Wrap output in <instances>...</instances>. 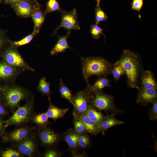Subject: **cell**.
Wrapping results in <instances>:
<instances>
[{
	"label": "cell",
	"instance_id": "2e32d148",
	"mask_svg": "<svg viewBox=\"0 0 157 157\" xmlns=\"http://www.w3.org/2000/svg\"><path fill=\"white\" fill-rule=\"evenodd\" d=\"M70 34V31H68L67 34L64 36H60L57 35L58 40L56 43L51 49L50 54L51 56L57 55L59 53L65 52L68 49H72L68 44L67 40Z\"/></svg>",
	"mask_w": 157,
	"mask_h": 157
},
{
	"label": "cell",
	"instance_id": "4dcf8cb0",
	"mask_svg": "<svg viewBox=\"0 0 157 157\" xmlns=\"http://www.w3.org/2000/svg\"><path fill=\"white\" fill-rule=\"evenodd\" d=\"M49 118L46 113L39 114L33 118V121L36 124L40 126H46L49 123Z\"/></svg>",
	"mask_w": 157,
	"mask_h": 157
},
{
	"label": "cell",
	"instance_id": "d590c367",
	"mask_svg": "<svg viewBox=\"0 0 157 157\" xmlns=\"http://www.w3.org/2000/svg\"><path fill=\"white\" fill-rule=\"evenodd\" d=\"M50 148L44 153V156L45 157H59L61 156L62 152L54 149Z\"/></svg>",
	"mask_w": 157,
	"mask_h": 157
},
{
	"label": "cell",
	"instance_id": "277c9868",
	"mask_svg": "<svg viewBox=\"0 0 157 157\" xmlns=\"http://www.w3.org/2000/svg\"><path fill=\"white\" fill-rule=\"evenodd\" d=\"M1 56L4 61L8 64L17 69L33 72L35 69L30 66L23 59L19 53L18 48L11 43Z\"/></svg>",
	"mask_w": 157,
	"mask_h": 157
},
{
	"label": "cell",
	"instance_id": "3957f363",
	"mask_svg": "<svg viewBox=\"0 0 157 157\" xmlns=\"http://www.w3.org/2000/svg\"><path fill=\"white\" fill-rule=\"evenodd\" d=\"M9 83L4 90V97L7 105L14 111L22 100L27 99L32 96L28 89L17 85L15 83Z\"/></svg>",
	"mask_w": 157,
	"mask_h": 157
},
{
	"label": "cell",
	"instance_id": "b9f144b4",
	"mask_svg": "<svg viewBox=\"0 0 157 157\" xmlns=\"http://www.w3.org/2000/svg\"><path fill=\"white\" fill-rule=\"evenodd\" d=\"M2 126V122L0 121V130L1 129Z\"/></svg>",
	"mask_w": 157,
	"mask_h": 157
},
{
	"label": "cell",
	"instance_id": "ba28073f",
	"mask_svg": "<svg viewBox=\"0 0 157 157\" xmlns=\"http://www.w3.org/2000/svg\"><path fill=\"white\" fill-rule=\"evenodd\" d=\"M59 12L61 15V23L59 26L54 29L52 35H57L58 30L61 27L70 31L72 30L80 29L76 9H73L69 11H64L61 9Z\"/></svg>",
	"mask_w": 157,
	"mask_h": 157
},
{
	"label": "cell",
	"instance_id": "603a6c76",
	"mask_svg": "<svg viewBox=\"0 0 157 157\" xmlns=\"http://www.w3.org/2000/svg\"><path fill=\"white\" fill-rule=\"evenodd\" d=\"M85 114L95 122L99 127L104 116L101 112L98 111L93 106L90 108Z\"/></svg>",
	"mask_w": 157,
	"mask_h": 157
},
{
	"label": "cell",
	"instance_id": "484cf974",
	"mask_svg": "<svg viewBox=\"0 0 157 157\" xmlns=\"http://www.w3.org/2000/svg\"><path fill=\"white\" fill-rule=\"evenodd\" d=\"M110 74L116 81H118L122 76L125 75L124 69L118 61L112 64Z\"/></svg>",
	"mask_w": 157,
	"mask_h": 157
},
{
	"label": "cell",
	"instance_id": "1f68e13d",
	"mask_svg": "<svg viewBox=\"0 0 157 157\" xmlns=\"http://www.w3.org/2000/svg\"><path fill=\"white\" fill-rule=\"evenodd\" d=\"M37 34L33 31L30 34L26 36L22 39L17 41H11V43L15 46L18 48L19 47L29 43Z\"/></svg>",
	"mask_w": 157,
	"mask_h": 157
},
{
	"label": "cell",
	"instance_id": "cb8c5ba5",
	"mask_svg": "<svg viewBox=\"0 0 157 157\" xmlns=\"http://www.w3.org/2000/svg\"><path fill=\"white\" fill-rule=\"evenodd\" d=\"M37 90L42 94L50 97L51 94L50 83L47 81L45 77H42L39 80L37 87Z\"/></svg>",
	"mask_w": 157,
	"mask_h": 157
},
{
	"label": "cell",
	"instance_id": "d6a6232c",
	"mask_svg": "<svg viewBox=\"0 0 157 157\" xmlns=\"http://www.w3.org/2000/svg\"><path fill=\"white\" fill-rule=\"evenodd\" d=\"M103 29L100 28L97 24H92L91 25L90 33L92 38L94 39H98L100 38V36L103 33Z\"/></svg>",
	"mask_w": 157,
	"mask_h": 157
},
{
	"label": "cell",
	"instance_id": "9a60e30c",
	"mask_svg": "<svg viewBox=\"0 0 157 157\" xmlns=\"http://www.w3.org/2000/svg\"><path fill=\"white\" fill-rule=\"evenodd\" d=\"M31 131L28 127H22L17 129L9 134V140L13 143H19L29 138Z\"/></svg>",
	"mask_w": 157,
	"mask_h": 157
},
{
	"label": "cell",
	"instance_id": "836d02e7",
	"mask_svg": "<svg viewBox=\"0 0 157 157\" xmlns=\"http://www.w3.org/2000/svg\"><path fill=\"white\" fill-rule=\"evenodd\" d=\"M73 117L75 130L79 134L86 131L84 126L80 119L77 117Z\"/></svg>",
	"mask_w": 157,
	"mask_h": 157
},
{
	"label": "cell",
	"instance_id": "d4e9b609",
	"mask_svg": "<svg viewBox=\"0 0 157 157\" xmlns=\"http://www.w3.org/2000/svg\"><path fill=\"white\" fill-rule=\"evenodd\" d=\"M8 31L0 29V55L6 49L11 43L7 35Z\"/></svg>",
	"mask_w": 157,
	"mask_h": 157
},
{
	"label": "cell",
	"instance_id": "4316f807",
	"mask_svg": "<svg viewBox=\"0 0 157 157\" xmlns=\"http://www.w3.org/2000/svg\"><path fill=\"white\" fill-rule=\"evenodd\" d=\"M59 91L61 97L68 100L71 103L73 97L71 90L60 79Z\"/></svg>",
	"mask_w": 157,
	"mask_h": 157
},
{
	"label": "cell",
	"instance_id": "f35d334b",
	"mask_svg": "<svg viewBox=\"0 0 157 157\" xmlns=\"http://www.w3.org/2000/svg\"><path fill=\"white\" fill-rule=\"evenodd\" d=\"M22 0H26L29 1L28 0H3L2 2L4 4L9 5L11 4Z\"/></svg>",
	"mask_w": 157,
	"mask_h": 157
},
{
	"label": "cell",
	"instance_id": "74e56055",
	"mask_svg": "<svg viewBox=\"0 0 157 157\" xmlns=\"http://www.w3.org/2000/svg\"><path fill=\"white\" fill-rule=\"evenodd\" d=\"M143 4V0H133L131 3V9L140 12Z\"/></svg>",
	"mask_w": 157,
	"mask_h": 157
},
{
	"label": "cell",
	"instance_id": "5b68a950",
	"mask_svg": "<svg viewBox=\"0 0 157 157\" xmlns=\"http://www.w3.org/2000/svg\"><path fill=\"white\" fill-rule=\"evenodd\" d=\"M92 93V106L97 110L110 112L111 114H115L123 112L116 108L112 96L104 93L102 90L97 91Z\"/></svg>",
	"mask_w": 157,
	"mask_h": 157
},
{
	"label": "cell",
	"instance_id": "f1b7e54d",
	"mask_svg": "<svg viewBox=\"0 0 157 157\" xmlns=\"http://www.w3.org/2000/svg\"><path fill=\"white\" fill-rule=\"evenodd\" d=\"M61 9L60 5L56 0H49L47 1L44 14H46Z\"/></svg>",
	"mask_w": 157,
	"mask_h": 157
},
{
	"label": "cell",
	"instance_id": "6da1fadb",
	"mask_svg": "<svg viewBox=\"0 0 157 157\" xmlns=\"http://www.w3.org/2000/svg\"><path fill=\"white\" fill-rule=\"evenodd\" d=\"M117 61L124 70L128 86L138 90L140 75L143 70L139 56L131 51L126 49Z\"/></svg>",
	"mask_w": 157,
	"mask_h": 157
},
{
	"label": "cell",
	"instance_id": "8992f818",
	"mask_svg": "<svg viewBox=\"0 0 157 157\" xmlns=\"http://www.w3.org/2000/svg\"><path fill=\"white\" fill-rule=\"evenodd\" d=\"M92 92L85 89L79 91L73 95L71 103L74 107L73 115L76 116L85 113L92 106Z\"/></svg>",
	"mask_w": 157,
	"mask_h": 157
},
{
	"label": "cell",
	"instance_id": "e0dca14e",
	"mask_svg": "<svg viewBox=\"0 0 157 157\" xmlns=\"http://www.w3.org/2000/svg\"><path fill=\"white\" fill-rule=\"evenodd\" d=\"M115 114H108L104 116L99 126L101 133L105 135L106 131L108 129L115 126L124 124L122 121L116 119L114 117Z\"/></svg>",
	"mask_w": 157,
	"mask_h": 157
},
{
	"label": "cell",
	"instance_id": "83f0119b",
	"mask_svg": "<svg viewBox=\"0 0 157 157\" xmlns=\"http://www.w3.org/2000/svg\"><path fill=\"white\" fill-rule=\"evenodd\" d=\"M108 17L107 15L101 9L100 3L97 2L95 8V24H98L101 22L106 21Z\"/></svg>",
	"mask_w": 157,
	"mask_h": 157
},
{
	"label": "cell",
	"instance_id": "52a82bcc",
	"mask_svg": "<svg viewBox=\"0 0 157 157\" xmlns=\"http://www.w3.org/2000/svg\"><path fill=\"white\" fill-rule=\"evenodd\" d=\"M26 104L22 106H18L17 110L7 121L8 125L15 126L22 125L27 122L32 114L34 104L32 97L26 99Z\"/></svg>",
	"mask_w": 157,
	"mask_h": 157
},
{
	"label": "cell",
	"instance_id": "4fadbf2b",
	"mask_svg": "<svg viewBox=\"0 0 157 157\" xmlns=\"http://www.w3.org/2000/svg\"><path fill=\"white\" fill-rule=\"evenodd\" d=\"M140 82V88L145 89H156L157 88V81L152 72L150 70H143L141 72Z\"/></svg>",
	"mask_w": 157,
	"mask_h": 157
},
{
	"label": "cell",
	"instance_id": "8fae6325",
	"mask_svg": "<svg viewBox=\"0 0 157 157\" xmlns=\"http://www.w3.org/2000/svg\"><path fill=\"white\" fill-rule=\"evenodd\" d=\"M24 72L5 61H0V79L7 81L9 83H15L18 76Z\"/></svg>",
	"mask_w": 157,
	"mask_h": 157
},
{
	"label": "cell",
	"instance_id": "ffe728a7",
	"mask_svg": "<svg viewBox=\"0 0 157 157\" xmlns=\"http://www.w3.org/2000/svg\"><path fill=\"white\" fill-rule=\"evenodd\" d=\"M111 81L107 76L98 77L94 84H87L86 90L93 93L97 91L102 90L103 88L107 87H111Z\"/></svg>",
	"mask_w": 157,
	"mask_h": 157
},
{
	"label": "cell",
	"instance_id": "7402d4cb",
	"mask_svg": "<svg viewBox=\"0 0 157 157\" xmlns=\"http://www.w3.org/2000/svg\"><path fill=\"white\" fill-rule=\"evenodd\" d=\"M48 99L49 101V105L46 112L48 118L54 120H56L63 117L65 114L69 110V109L58 108L52 104L50 97H49Z\"/></svg>",
	"mask_w": 157,
	"mask_h": 157
},
{
	"label": "cell",
	"instance_id": "d6986e66",
	"mask_svg": "<svg viewBox=\"0 0 157 157\" xmlns=\"http://www.w3.org/2000/svg\"><path fill=\"white\" fill-rule=\"evenodd\" d=\"M19 143L18 149L21 153L28 156H31L33 154L36 146L32 139L28 138Z\"/></svg>",
	"mask_w": 157,
	"mask_h": 157
},
{
	"label": "cell",
	"instance_id": "9c48e42d",
	"mask_svg": "<svg viewBox=\"0 0 157 157\" xmlns=\"http://www.w3.org/2000/svg\"><path fill=\"white\" fill-rule=\"evenodd\" d=\"M38 137L42 144L49 148H55L61 139L60 135L46 126H40Z\"/></svg>",
	"mask_w": 157,
	"mask_h": 157
},
{
	"label": "cell",
	"instance_id": "7a4b0ae2",
	"mask_svg": "<svg viewBox=\"0 0 157 157\" xmlns=\"http://www.w3.org/2000/svg\"><path fill=\"white\" fill-rule=\"evenodd\" d=\"M81 62L82 73L87 84L92 76L99 77L107 76L110 74L112 64L103 57H81Z\"/></svg>",
	"mask_w": 157,
	"mask_h": 157
},
{
	"label": "cell",
	"instance_id": "8d00e7d4",
	"mask_svg": "<svg viewBox=\"0 0 157 157\" xmlns=\"http://www.w3.org/2000/svg\"><path fill=\"white\" fill-rule=\"evenodd\" d=\"M3 157H18L20 156L19 153L15 150L8 149L4 151L2 155Z\"/></svg>",
	"mask_w": 157,
	"mask_h": 157
},
{
	"label": "cell",
	"instance_id": "ac0fdd59",
	"mask_svg": "<svg viewBox=\"0 0 157 157\" xmlns=\"http://www.w3.org/2000/svg\"><path fill=\"white\" fill-rule=\"evenodd\" d=\"M73 117H77L83 124L86 131L93 135H96L101 133L97 125L90 118L85 114H82Z\"/></svg>",
	"mask_w": 157,
	"mask_h": 157
},
{
	"label": "cell",
	"instance_id": "ab89813d",
	"mask_svg": "<svg viewBox=\"0 0 157 157\" xmlns=\"http://www.w3.org/2000/svg\"><path fill=\"white\" fill-rule=\"evenodd\" d=\"M31 3L37 7H41V5L38 3L37 0H28Z\"/></svg>",
	"mask_w": 157,
	"mask_h": 157
},
{
	"label": "cell",
	"instance_id": "7c38bea8",
	"mask_svg": "<svg viewBox=\"0 0 157 157\" xmlns=\"http://www.w3.org/2000/svg\"><path fill=\"white\" fill-rule=\"evenodd\" d=\"M156 89L140 88L138 90L136 102L141 105H147L157 99V92Z\"/></svg>",
	"mask_w": 157,
	"mask_h": 157
},
{
	"label": "cell",
	"instance_id": "ee69618b",
	"mask_svg": "<svg viewBox=\"0 0 157 157\" xmlns=\"http://www.w3.org/2000/svg\"><path fill=\"white\" fill-rule=\"evenodd\" d=\"M3 1V0H0V2L2 3Z\"/></svg>",
	"mask_w": 157,
	"mask_h": 157
},
{
	"label": "cell",
	"instance_id": "60d3db41",
	"mask_svg": "<svg viewBox=\"0 0 157 157\" xmlns=\"http://www.w3.org/2000/svg\"><path fill=\"white\" fill-rule=\"evenodd\" d=\"M5 109L0 104V115L3 114L5 113Z\"/></svg>",
	"mask_w": 157,
	"mask_h": 157
},
{
	"label": "cell",
	"instance_id": "30bf717a",
	"mask_svg": "<svg viewBox=\"0 0 157 157\" xmlns=\"http://www.w3.org/2000/svg\"><path fill=\"white\" fill-rule=\"evenodd\" d=\"M9 5L19 17L23 18L31 17L36 8L37 7L26 0L19 1Z\"/></svg>",
	"mask_w": 157,
	"mask_h": 157
},
{
	"label": "cell",
	"instance_id": "7bdbcfd3",
	"mask_svg": "<svg viewBox=\"0 0 157 157\" xmlns=\"http://www.w3.org/2000/svg\"><path fill=\"white\" fill-rule=\"evenodd\" d=\"M95 0L97 1V2H99V3H100V1L101 0Z\"/></svg>",
	"mask_w": 157,
	"mask_h": 157
},
{
	"label": "cell",
	"instance_id": "f546056e",
	"mask_svg": "<svg viewBox=\"0 0 157 157\" xmlns=\"http://www.w3.org/2000/svg\"><path fill=\"white\" fill-rule=\"evenodd\" d=\"M90 144L89 137L85 131L79 134L78 145L79 148L82 149L88 148Z\"/></svg>",
	"mask_w": 157,
	"mask_h": 157
},
{
	"label": "cell",
	"instance_id": "e575fe53",
	"mask_svg": "<svg viewBox=\"0 0 157 157\" xmlns=\"http://www.w3.org/2000/svg\"><path fill=\"white\" fill-rule=\"evenodd\" d=\"M152 103L153 105L149 112V118L151 120L156 121L157 119V99L154 101Z\"/></svg>",
	"mask_w": 157,
	"mask_h": 157
},
{
	"label": "cell",
	"instance_id": "44dd1931",
	"mask_svg": "<svg viewBox=\"0 0 157 157\" xmlns=\"http://www.w3.org/2000/svg\"><path fill=\"white\" fill-rule=\"evenodd\" d=\"M41 7H37L31 17L34 23L33 31L37 34L39 32L44 20L45 15L41 10Z\"/></svg>",
	"mask_w": 157,
	"mask_h": 157
},
{
	"label": "cell",
	"instance_id": "5bb4252c",
	"mask_svg": "<svg viewBox=\"0 0 157 157\" xmlns=\"http://www.w3.org/2000/svg\"><path fill=\"white\" fill-rule=\"evenodd\" d=\"M79 134L72 128L69 129L63 133V139L68 145L71 152L76 151L79 148Z\"/></svg>",
	"mask_w": 157,
	"mask_h": 157
}]
</instances>
